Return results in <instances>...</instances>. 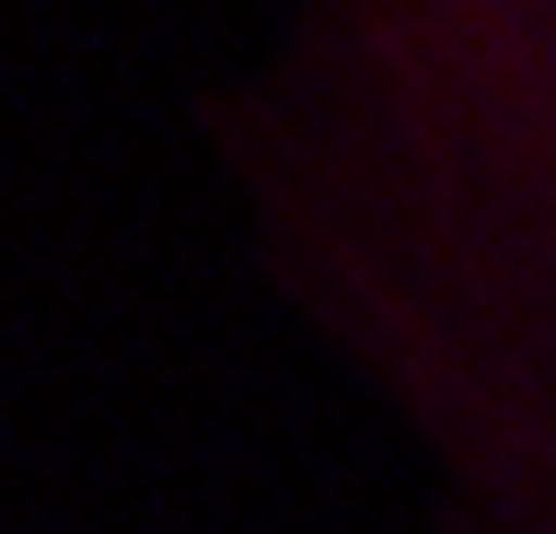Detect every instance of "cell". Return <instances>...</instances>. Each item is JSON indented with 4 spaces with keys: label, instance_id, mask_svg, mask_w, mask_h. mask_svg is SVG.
I'll use <instances>...</instances> for the list:
<instances>
[{
    "label": "cell",
    "instance_id": "1",
    "mask_svg": "<svg viewBox=\"0 0 556 534\" xmlns=\"http://www.w3.org/2000/svg\"><path fill=\"white\" fill-rule=\"evenodd\" d=\"M243 175L441 534H556V0H302Z\"/></svg>",
    "mask_w": 556,
    "mask_h": 534
}]
</instances>
